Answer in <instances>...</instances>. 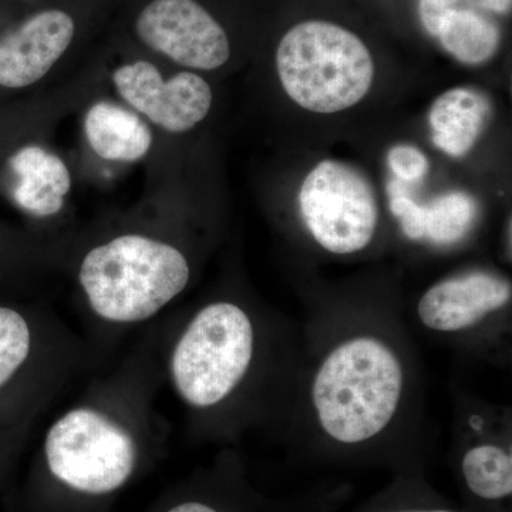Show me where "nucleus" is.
I'll return each instance as SVG.
<instances>
[{
  "label": "nucleus",
  "instance_id": "nucleus-11",
  "mask_svg": "<svg viewBox=\"0 0 512 512\" xmlns=\"http://www.w3.org/2000/svg\"><path fill=\"white\" fill-rule=\"evenodd\" d=\"M16 175L13 198L29 215L37 218L55 217L63 210L72 190V174L66 163L42 146H26L10 158Z\"/></svg>",
  "mask_w": 512,
  "mask_h": 512
},
{
  "label": "nucleus",
  "instance_id": "nucleus-8",
  "mask_svg": "<svg viewBox=\"0 0 512 512\" xmlns=\"http://www.w3.org/2000/svg\"><path fill=\"white\" fill-rule=\"evenodd\" d=\"M114 87L140 116L168 133H187L210 114L212 90L200 74L178 72L165 79L146 60L123 64L114 70Z\"/></svg>",
  "mask_w": 512,
  "mask_h": 512
},
{
  "label": "nucleus",
  "instance_id": "nucleus-13",
  "mask_svg": "<svg viewBox=\"0 0 512 512\" xmlns=\"http://www.w3.org/2000/svg\"><path fill=\"white\" fill-rule=\"evenodd\" d=\"M490 103L470 89H453L434 101L429 113L433 143L451 157L466 156L484 130Z\"/></svg>",
  "mask_w": 512,
  "mask_h": 512
},
{
  "label": "nucleus",
  "instance_id": "nucleus-10",
  "mask_svg": "<svg viewBox=\"0 0 512 512\" xmlns=\"http://www.w3.org/2000/svg\"><path fill=\"white\" fill-rule=\"evenodd\" d=\"M512 286L507 279L487 274L453 276L431 286L421 296L417 315L427 329L456 333L483 322L510 305Z\"/></svg>",
  "mask_w": 512,
  "mask_h": 512
},
{
  "label": "nucleus",
  "instance_id": "nucleus-21",
  "mask_svg": "<svg viewBox=\"0 0 512 512\" xmlns=\"http://www.w3.org/2000/svg\"><path fill=\"white\" fill-rule=\"evenodd\" d=\"M481 9L490 10L497 15H510L512 0H474Z\"/></svg>",
  "mask_w": 512,
  "mask_h": 512
},
{
  "label": "nucleus",
  "instance_id": "nucleus-3",
  "mask_svg": "<svg viewBox=\"0 0 512 512\" xmlns=\"http://www.w3.org/2000/svg\"><path fill=\"white\" fill-rule=\"evenodd\" d=\"M399 356L376 336L346 339L322 360L312 384L320 429L333 441L360 444L390 423L402 402Z\"/></svg>",
  "mask_w": 512,
  "mask_h": 512
},
{
  "label": "nucleus",
  "instance_id": "nucleus-2",
  "mask_svg": "<svg viewBox=\"0 0 512 512\" xmlns=\"http://www.w3.org/2000/svg\"><path fill=\"white\" fill-rule=\"evenodd\" d=\"M77 279L96 319L124 328L156 318L173 303L190 284L191 266L170 242L128 232L90 249Z\"/></svg>",
  "mask_w": 512,
  "mask_h": 512
},
{
  "label": "nucleus",
  "instance_id": "nucleus-22",
  "mask_svg": "<svg viewBox=\"0 0 512 512\" xmlns=\"http://www.w3.org/2000/svg\"><path fill=\"white\" fill-rule=\"evenodd\" d=\"M407 512H453V511H446V510H429V511H407Z\"/></svg>",
  "mask_w": 512,
  "mask_h": 512
},
{
  "label": "nucleus",
  "instance_id": "nucleus-17",
  "mask_svg": "<svg viewBox=\"0 0 512 512\" xmlns=\"http://www.w3.org/2000/svg\"><path fill=\"white\" fill-rule=\"evenodd\" d=\"M35 345V330L29 319L16 309L0 306V387L28 365Z\"/></svg>",
  "mask_w": 512,
  "mask_h": 512
},
{
  "label": "nucleus",
  "instance_id": "nucleus-16",
  "mask_svg": "<svg viewBox=\"0 0 512 512\" xmlns=\"http://www.w3.org/2000/svg\"><path fill=\"white\" fill-rule=\"evenodd\" d=\"M426 208L424 238L434 244H456L473 227L476 202L464 192H450L436 198Z\"/></svg>",
  "mask_w": 512,
  "mask_h": 512
},
{
  "label": "nucleus",
  "instance_id": "nucleus-4",
  "mask_svg": "<svg viewBox=\"0 0 512 512\" xmlns=\"http://www.w3.org/2000/svg\"><path fill=\"white\" fill-rule=\"evenodd\" d=\"M275 62L285 93L313 113L356 106L375 79L369 47L352 30L328 20H305L289 29L276 47Z\"/></svg>",
  "mask_w": 512,
  "mask_h": 512
},
{
  "label": "nucleus",
  "instance_id": "nucleus-5",
  "mask_svg": "<svg viewBox=\"0 0 512 512\" xmlns=\"http://www.w3.org/2000/svg\"><path fill=\"white\" fill-rule=\"evenodd\" d=\"M255 352L256 329L248 312L234 302H211L175 339L168 379L185 406L217 409L245 382Z\"/></svg>",
  "mask_w": 512,
  "mask_h": 512
},
{
  "label": "nucleus",
  "instance_id": "nucleus-7",
  "mask_svg": "<svg viewBox=\"0 0 512 512\" xmlns=\"http://www.w3.org/2000/svg\"><path fill=\"white\" fill-rule=\"evenodd\" d=\"M136 33L148 49L191 70H217L231 57L227 32L197 0H151Z\"/></svg>",
  "mask_w": 512,
  "mask_h": 512
},
{
  "label": "nucleus",
  "instance_id": "nucleus-1",
  "mask_svg": "<svg viewBox=\"0 0 512 512\" xmlns=\"http://www.w3.org/2000/svg\"><path fill=\"white\" fill-rule=\"evenodd\" d=\"M150 461L146 437L131 420L101 403L77 404L50 424L43 439V511L107 512Z\"/></svg>",
  "mask_w": 512,
  "mask_h": 512
},
{
  "label": "nucleus",
  "instance_id": "nucleus-20",
  "mask_svg": "<svg viewBox=\"0 0 512 512\" xmlns=\"http://www.w3.org/2000/svg\"><path fill=\"white\" fill-rule=\"evenodd\" d=\"M461 0H419V15L424 29L436 37L443 19L458 8Z\"/></svg>",
  "mask_w": 512,
  "mask_h": 512
},
{
  "label": "nucleus",
  "instance_id": "nucleus-9",
  "mask_svg": "<svg viewBox=\"0 0 512 512\" xmlns=\"http://www.w3.org/2000/svg\"><path fill=\"white\" fill-rule=\"evenodd\" d=\"M74 33L69 13L46 9L0 37V86L25 89L42 80L72 45Z\"/></svg>",
  "mask_w": 512,
  "mask_h": 512
},
{
  "label": "nucleus",
  "instance_id": "nucleus-15",
  "mask_svg": "<svg viewBox=\"0 0 512 512\" xmlns=\"http://www.w3.org/2000/svg\"><path fill=\"white\" fill-rule=\"evenodd\" d=\"M461 471L477 497L503 500L512 494V457L497 444L471 447L461 461Z\"/></svg>",
  "mask_w": 512,
  "mask_h": 512
},
{
  "label": "nucleus",
  "instance_id": "nucleus-18",
  "mask_svg": "<svg viewBox=\"0 0 512 512\" xmlns=\"http://www.w3.org/2000/svg\"><path fill=\"white\" fill-rule=\"evenodd\" d=\"M390 170L399 180L413 183L420 180L429 171V160L419 148L413 146H396L387 156Z\"/></svg>",
  "mask_w": 512,
  "mask_h": 512
},
{
  "label": "nucleus",
  "instance_id": "nucleus-12",
  "mask_svg": "<svg viewBox=\"0 0 512 512\" xmlns=\"http://www.w3.org/2000/svg\"><path fill=\"white\" fill-rule=\"evenodd\" d=\"M84 136L94 154L111 163H137L153 147V133L140 114L111 101H97L87 110Z\"/></svg>",
  "mask_w": 512,
  "mask_h": 512
},
{
  "label": "nucleus",
  "instance_id": "nucleus-6",
  "mask_svg": "<svg viewBox=\"0 0 512 512\" xmlns=\"http://www.w3.org/2000/svg\"><path fill=\"white\" fill-rule=\"evenodd\" d=\"M299 210L312 238L336 255L363 251L379 221L375 191L365 175L332 160L322 161L306 175Z\"/></svg>",
  "mask_w": 512,
  "mask_h": 512
},
{
  "label": "nucleus",
  "instance_id": "nucleus-14",
  "mask_svg": "<svg viewBox=\"0 0 512 512\" xmlns=\"http://www.w3.org/2000/svg\"><path fill=\"white\" fill-rule=\"evenodd\" d=\"M437 39L447 53L464 64H481L490 60L500 46V28L477 10H451L441 22Z\"/></svg>",
  "mask_w": 512,
  "mask_h": 512
},
{
  "label": "nucleus",
  "instance_id": "nucleus-19",
  "mask_svg": "<svg viewBox=\"0 0 512 512\" xmlns=\"http://www.w3.org/2000/svg\"><path fill=\"white\" fill-rule=\"evenodd\" d=\"M390 191V190H389ZM390 211L402 224L404 235L410 239L424 238V222H426V208L414 202L409 195L390 191Z\"/></svg>",
  "mask_w": 512,
  "mask_h": 512
}]
</instances>
